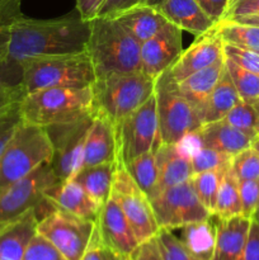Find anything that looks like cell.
I'll return each instance as SVG.
<instances>
[{"mask_svg":"<svg viewBox=\"0 0 259 260\" xmlns=\"http://www.w3.org/2000/svg\"><path fill=\"white\" fill-rule=\"evenodd\" d=\"M259 13V0H231L230 7L223 19H233L243 15Z\"/></svg>","mask_w":259,"mask_h":260,"instance_id":"cell-48","label":"cell"},{"mask_svg":"<svg viewBox=\"0 0 259 260\" xmlns=\"http://www.w3.org/2000/svg\"><path fill=\"white\" fill-rule=\"evenodd\" d=\"M258 180H259V179H258Z\"/></svg>","mask_w":259,"mask_h":260,"instance_id":"cell-56","label":"cell"},{"mask_svg":"<svg viewBox=\"0 0 259 260\" xmlns=\"http://www.w3.org/2000/svg\"><path fill=\"white\" fill-rule=\"evenodd\" d=\"M160 145H177L203 124L200 113L185 99L170 69L155 79Z\"/></svg>","mask_w":259,"mask_h":260,"instance_id":"cell-7","label":"cell"},{"mask_svg":"<svg viewBox=\"0 0 259 260\" xmlns=\"http://www.w3.org/2000/svg\"><path fill=\"white\" fill-rule=\"evenodd\" d=\"M231 159L233 156L217 151V150L210 149V147H200L197 151L190 155L193 174L211 172V170L223 172L231 167Z\"/></svg>","mask_w":259,"mask_h":260,"instance_id":"cell-35","label":"cell"},{"mask_svg":"<svg viewBox=\"0 0 259 260\" xmlns=\"http://www.w3.org/2000/svg\"><path fill=\"white\" fill-rule=\"evenodd\" d=\"M193 135L200 147H210L230 156L251 147L255 140V137L235 128L225 119L202 124Z\"/></svg>","mask_w":259,"mask_h":260,"instance_id":"cell-18","label":"cell"},{"mask_svg":"<svg viewBox=\"0 0 259 260\" xmlns=\"http://www.w3.org/2000/svg\"><path fill=\"white\" fill-rule=\"evenodd\" d=\"M124 167L147 198H154L157 187V164L155 152H145L127 162Z\"/></svg>","mask_w":259,"mask_h":260,"instance_id":"cell-30","label":"cell"},{"mask_svg":"<svg viewBox=\"0 0 259 260\" xmlns=\"http://www.w3.org/2000/svg\"><path fill=\"white\" fill-rule=\"evenodd\" d=\"M215 28L223 43L259 52V27L256 25L222 19L215 25Z\"/></svg>","mask_w":259,"mask_h":260,"instance_id":"cell-29","label":"cell"},{"mask_svg":"<svg viewBox=\"0 0 259 260\" xmlns=\"http://www.w3.org/2000/svg\"><path fill=\"white\" fill-rule=\"evenodd\" d=\"M126 32L139 43H144L159 32L168 23L167 18L156 8L139 5L113 17Z\"/></svg>","mask_w":259,"mask_h":260,"instance_id":"cell-25","label":"cell"},{"mask_svg":"<svg viewBox=\"0 0 259 260\" xmlns=\"http://www.w3.org/2000/svg\"><path fill=\"white\" fill-rule=\"evenodd\" d=\"M57 182L60 180L53 173L51 162H46L29 175L0 190V230L42 205L46 201V190Z\"/></svg>","mask_w":259,"mask_h":260,"instance_id":"cell-9","label":"cell"},{"mask_svg":"<svg viewBox=\"0 0 259 260\" xmlns=\"http://www.w3.org/2000/svg\"><path fill=\"white\" fill-rule=\"evenodd\" d=\"M223 57V42L213 27L208 32L197 36L195 42L187 50L182 51L170 71L179 83L187 76L208 68Z\"/></svg>","mask_w":259,"mask_h":260,"instance_id":"cell-16","label":"cell"},{"mask_svg":"<svg viewBox=\"0 0 259 260\" xmlns=\"http://www.w3.org/2000/svg\"><path fill=\"white\" fill-rule=\"evenodd\" d=\"M156 9L167 18L168 22L196 37L208 32L216 25L196 0H165Z\"/></svg>","mask_w":259,"mask_h":260,"instance_id":"cell-22","label":"cell"},{"mask_svg":"<svg viewBox=\"0 0 259 260\" xmlns=\"http://www.w3.org/2000/svg\"><path fill=\"white\" fill-rule=\"evenodd\" d=\"M117 160L126 165L160 146L156 101L152 94L140 108L116 124Z\"/></svg>","mask_w":259,"mask_h":260,"instance_id":"cell-8","label":"cell"},{"mask_svg":"<svg viewBox=\"0 0 259 260\" xmlns=\"http://www.w3.org/2000/svg\"><path fill=\"white\" fill-rule=\"evenodd\" d=\"M182 32L168 22L151 38L141 43V71L151 79L170 69L183 51Z\"/></svg>","mask_w":259,"mask_h":260,"instance_id":"cell-14","label":"cell"},{"mask_svg":"<svg viewBox=\"0 0 259 260\" xmlns=\"http://www.w3.org/2000/svg\"><path fill=\"white\" fill-rule=\"evenodd\" d=\"M251 220L256 221V222L259 223V205L256 206V210H255V212H254V215H253V217H251Z\"/></svg>","mask_w":259,"mask_h":260,"instance_id":"cell-54","label":"cell"},{"mask_svg":"<svg viewBox=\"0 0 259 260\" xmlns=\"http://www.w3.org/2000/svg\"><path fill=\"white\" fill-rule=\"evenodd\" d=\"M22 0H0V66L7 61L10 29L14 20L22 14Z\"/></svg>","mask_w":259,"mask_h":260,"instance_id":"cell-36","label":"cell"},{"mask_svg":"<svg viewBox=\"0 0 259 260\" xmlns=\"http://www.w3.org/2000/svg\"><path fill=\"white\" fill-rule=\"evenodd\" d=\"M225 68L241 101L250 104L255 103L259 99V74L245 70L228 58H225Z\"/></svg>","mask_w":259,"mask_h":260,"instance_id":"cell-33","label":"cell"},{"mask_svg":"<svg viewBox=\"0 0 259 260\" xmlns=\"http://www.w3.org/2000/svg\"><path fill=\"white\" fill-rule=\"evenodd\" d=\"M94 108L114 124L142 106L155 91V79L142 71L109 73L98 76L91 85Z\"/></svg>","mask_w":259,"mask_h":260,"instance_id":"cell-5","label":"cell"},{"mask_svg":"<svg viewBox=\"0 0 259 260\" xmlns=\"http://www.w3.org/2000/svg\"><path fill=\"white\" fill-rule=\"evenodd\" d=\"M230 20H235V22L244 23V24L256 25V27H259V13H255V14H250V15H243V17H236Z\"/></svg>","mask_w":259,"mask_h":260,"instance_id":"cell-51","label":"cell"},{"mask_svg":"<svg viewBox=\"0 0 259 260\" xmlns=\"http://www.w3.org/2000/svg\"><path fill=\"white\" fill-rule=\"evenodd\" d=\"M165 0H144L142 2V5H147V7H152V8H157L160 4Z\"/></svg>","mask_w":259,"mask_h":260,"instance_id":"cell-52","label":"cell"},{"mask_svg":"<svg viewBox=\"0 0 259 260\" xmlns=\"http://www.w3.org/2000/svg\"><path fill=\"white\" fill-rule=\"evenodd\" d=\"M53 144L47 129L23 121L0 155V190L51 162Z\"/></svg>","mask_w":259,"mask_h":260,"instance_id":"cell-6","label":"cell"},{"mask_svg":"<svg viewBox=\"0 0 259 260\" xmlns=\"http://www.w3.org/2000/svg\"><path fill=\"white\" fill-rule=\"evenodd\" d=\"M104 2L106 0H76V12L81 19L90 22L95 19Z\"/></svg>","mask_w":259,"mask_h":260,"instance_id":"cell-49","label":"cell"},{"mask_svg":"<svg viewBox=\"0 0 259 260\" xmlns=\"http://www.w3.org/2000/svg\"><path fill=\"white\" fill-rule=\"evenodd\" d=\"M23 122L20 112V101L10 103L0 109V155L7 147L8 142Z\"/></svg>","mask_w":259,"mask_h":260,"instance_id":"cell-38","label":"cell"},{"mask_svg":"<svg viewBox=\"0 0 259 260\" xmlns=\"http://www.w3.org/2000/svg\"><path fill=\"white\" fill-rule=\"evenodd\" d=\"M150 202L160 229L175 230L212 217L198 200L190 179L163 190Z\"/></svg>","mask_w":259,"mask_h":260,"instance_id":"cell-12","label":"cell"},{"mask_svg":"<svg viewBox=\"0 0 259 260\" xmlns=\"http://www.w3.org/2000/svg\"><path fill=\"white\" fill-rule=\"evenodd\" d=\"M36 208L0 230V260H23L28 243L37 233Z\"/></svg>","mask_w":259,"mask_h":260,"instance_id":"cell-23","label":"cell"},{"mask_svg":"<svg viewBox=\"0 0 259 260\" xmlns=\"http://www.w3.org/2000/svg\"><path fill=\"white\" fill-rule=\"evenodd\" d=\"M251 147H253L254 150H256V151L259 152V135L255 137V140H254V142H253V145H251Z\"/></svg>","mask_w":259,"mask_h":260,"instance_id":"cell-53","label":"cell"},{"mask_svg":"<svg viewBox=\"0 0 259 260\" xmlns=\"http://www.w3.org/2000/svg\"><path fill=\"white\" fill-rule=\"evenodd\" d=\"M144 0H106L102 8L99 9V18H113L131 8L142 5Z\"/></svg>","mask_w":259,"mask_h":260,"instance_id":"cell-45","label":"cell"},{"mask_svg":"<svg viewBox=\"0 0 259 260\" xmlns=\"http://www.w3.org/2000/svg\"><path fill=\"white\" fill-rule=\"evenodd\" d=\"M127 260H164L156 236L140 243L130 254Z\"/></svg>","mask_w":259,"mask_h":260,"instance_id":"cell-44","label":"cell"},{"mask_svg":"<svg viewBox=\"0 0 259 260\" xmlns=\"http://www.w3.org/2000/svg\"><path fill=\"white\" fill-rule=\"evenodd\" d=\"M223 119L250 136L256 137L259 135V113L253 104L240 101Z\"/></svg>","mask_w":259,"mask_h":260,"instance_id":"cell-34","label":"cell"},{"mask_svg":"<svg viewBox=\"0 0 259 260\" xmlns=\"http://www.w3.org/2000/svg\"><path fill=\"white\" fill-rule=\"evenodd\" d=\"M223 56L240 68L259 74V52L256 51L223 43Z\"/></svg>","mask_w":259,"mask_h":260,"instance_id":"cell-41","label":"cell"},{"mask_svg":"<svg viewBox=\"0 0 259 260\" xmlns=\"http://www.w3.org/2000/svg\"><path fill=\"white\" fill-rule=\"evenodd\" d=\"M95 230V221L81 218L53 206L37 225V233L50 240L68 260H81Z\"/></svg>","mask_w":259,"mask_h":260,"instance_id":"cell-10","label":"cell"},{"mask_svg":"<svg viewBox=\"0 0 259 260\" xmlns=\"http://www.w3.org/2000/svg\"><path fill=\"white\" fill-rule=\"evenodd\" d=\"M225 70V57L179 81V89L202 118L208 98Z\"/></svg>","mask_w":259,"mask_h":260,"instance_id":"cell-24","label":"cell"},{"mask_svg":"<svg viewBox=\"0 0 259 260\" xmlns=\"http://www.w3.org/2000/svg\"><path fill=\"white\" fill-rule=\"evenodd\" d=\"M216 245L212 260H240L251 220L243 215L216 217Z\"/></svg>","mask_w":259,"mask_h":260,"instance_id":"cell-21","label":"cell"},{"mask_svg":"<svg viewBox=\"0 0 259 260\" xmlns=\"http://www.w3.org/2000/svg\"><path fill=\"white\" fill-rule=\"evenodd\" d=\"M23 260H68L50 240L36 233L28 243Z\"/></svg>","mask_w":259,"mask_h":260,"instance_id":"cell-40","label":"cell"},{"mask_svg":"<svg viewBox=\"0 0 259 260\" xmlns=\"http://www.w3.org/2000/svg\"><path fill=\"white\" fill-rule=\"evenodd\" d=\"M93 116L75 123L46 128L53 144L51 167L58 180L71 179L83 165L84 145Z\"/></svg>","mask_w":259,"mask_h":260,"instance_id":"cell-13","label":"cell"},{"mask_svg":"<svg viewBox=\"0 0 259 260\" xmlns=\"http://www.w3.org/2000/svg\"><path fill=\"white\" fill-rule=\"evenodd\" d=\"M239 193L241 200V215L244 217H253L259 205V180H238Z\"/></svg>","mask_w":259,"mask_h":260,"instance_id":"cell-42","label":"cell"},{"mask_svg":"<svg viewBox=\"0 0 259 260\" xmlns=\"http://www.w3.org/2000/svg\"><path fill=\"white\" fill-rule=\"evenodd\" d=\"M89 33L90 22L80 15L43 20L20 14L10 29L8 57L0 66V83L20 85L19 63L27 58L85 52Z\"/></svg>","mask_w":259,"mask_h":260,"instance_id":"cell-1","label":"cell"},{"mask_svg":"<svg viewBox=\"0 0 259 260\" xmlns=\"http://www.w3.org/2000/svg\"><path fill=\"white\" fill-rule=\"evenodd\" d=\"M20 112L23 121L45 128L75 123L95 112L93 88H51L32 91L20 101Z\"/></svg>","mask_w":259,"mask_h":260,"instance_id":"cell-3","label":"cell"},{"mask_svg":"<svg viewBox=\"0 0 259 260\" xmlns=\"http://www.w3.org/2000/svg\"><path fill=\"white\" fill-rule=\"evenodd\" d=\"M156 239L164 260H197L187 250L182 240L174 235L173 230L160 229Z\"/></svg>","mask_w":259,"mask_h":260,"instance_id":"cell-39","label":"cell"},{"mask_svg":"<svg viewBox=\"0 0 259 260\" xmlns=\"http://www.w3.org/2000/svg\"><path fill=\"white\" fill-rule=\"evenodd\" d=\"M226 170H223V172L211 170V172L197 173V174H193L192 178H190V182H192L198 200L201 201V203L207 208V211L212 216L215 213L221 178H222V174Z\"/></svg>","mask_w":259,"mask_h":260,"instance_id":"cell-32","label":"cell"},{"mask_svg":"<svg viewBox=\"0 0 259 260\" xmlns=\"http://www.w3.org/2000/svg\"><path fill=\"white\" fill-rule=\"evenodd\" d=\"M25 93L20 85H8L0 83V109L14 102L22 101Z\"/></svg>","mask_w":259,"mask_h":260,"instance_id":"cell-50","label":"cell"},{"mask_svg":"<svg viewBox=\"0 0 259 260\" xmlns=\"http://www.w3.org/2000/svg\"><path fill=\"white\" fill-rule=\"evenodd\" d=\"M20 86L25 94L51 88L80 89L96 79L89 53L32 57L19 63Z\"/></svg>","mask_w":259,"mask_h":260,"instance_id":"cell-2","label":"cell"},{"mask_svg":"<svg viewBox=\"0 0 259 260\" xmlns=\"http://www.w3.org/2000/svg\"><path fill=\"white\" fill-rule=\"evenodd\" d=\"M117 161L116 124L104 114L94 112L85 145L83 167Z\"/></svg>","mask_w":259,"mask_h":260,"instance_id":"cell-17","label":"cell"},{"mask_svg":"<svg viewBox=\"0 0 259 260\" xmlns=\"http://www.w3.org/2000/svg\"><path fill=\"white\" fill-rule=\"evenodd\" d=\"M203 12L217 24L225 18L231 0H196Z\"/></svg>","mask_w":259,"mask_h":260,"instance_id":"cell-46","label":"cell"},{"mask_svg":"<svg viewBox=\"0 0 259 260\" xmlns=\"http://www.w3.org/2000/svg\"><path fill=\"white\" fill-rule=\"evenodd\" d=\"M81 260H127L126 256L102 243L94 230L93 238Z\"/></svg>","mask_w":259,"mask_h":260,"instance_id":"cell-43","label":"cell"},{"mask_svg":"<svg viewBox=\"0 0 259 260\" xmlns=\"http://www.w3.org/2000/svg\"><path fill=\"white\" fill-rule=\"evenodd\" d=\"M231 170L238 180L259 179V152L249 147L236 154L231 159Z\"/></svg>","mask_w":259,"mask_h":260,"instance_id":"cell-37","label":"cell"},{"mask_svg":"<svg viewBox=\"0 0 259 260\" xmlns=\"http://www.w3.org/2000/svg\"><path fill=\"white\" fill-rule=\"evenodd\" d=\"M253 106H254V107H255L256 112H258V113H259V99H258V101H256V102H255V103H254V104H253Z\"/></svg>","mask_w":259,"mask_h":260,"instance_id":"cell-55","label":"cell"},{"mask_svg":"<svg viewBox=\"0 0 259 260\" xmlns=\"http://www.w3.org/2000/svg\"><path fill=\"white\" fill-rule=\"evenodd\" d=\"M48 202L55 207L81 218L95 221L101 207L74 179L60 180L45 193Z\"/></svg>","mask_w":259,"mask_h":260,"instance_id":"cell-19","label":"cell"},{"mask_svg":"<svg viewBox=\"0 0 259 260\" xmlns=\"http://www.w3.org/2000/svg\"><path fill=\"white\" fill-rule=\"evenodd\" d=\"M240 95L229 75L228 70H223L218 79L217 84L213 88L210 98H208L206 108L202 114L203 124L211 122L221 121L226 117V114L240 102Z\"/></svg>","mask_w":259,"mask_h":260,"instance_id":"cell-28","label":"cell"},{"mask_svg":"<svg viewBox=\"0 0 259 260\" xmlns=\"http://www.w3.org/2000/svg\"><path fill=\"white\" fill-rule=\"evenodd\" d=\"M155 157L157 164V187L155 196L192 178L190 156L180 149L179 145L161 144L155 150Z\"/></svg>","mask_w":259,"mask_h":260,"instance_id":"cell-20","label":"cell"},{"mask_svg":"<svg viewBox=\"0 0 259 260\" xmlns=\"http://www.w3.org/2000/svg\"><path fill=\"white\" fill-rule=\"evenodd\" d=\"M240 260H259V223L251 220Z\"/></svg>","mask_w":259,"mask_h":260,"instance_id":"cell-47","label":"cell"},{"mask_svg":"<svg viewBox=\"0 0 259 260\" xmlns=\"http://www.w3.org/2000/svg\"><path fill=\"white\" fill-rule=\"evenodd\" d=\"M114 174L116 162H104L80 168L71 179L80 184L83 189L98 203L99 207H102L112 194Z\"/></svg>","mask_w":259,"mask_h":260,"instance_id":"cell-26","label":"cell"},{"mask_svg":"<svg viewBox=\"0 0 259 260\" xmlns=\"http://www.w3.org/2000/svg\"><path fill=\"white\" fill-rule=\"evenodd\" d=\"M112 194L118 201L139 244L157 235L160 226L151 202L119 160L116 161Z\"/></svg>","mask_w":259,"mask_h":260,"instance_id":"cell-11","label":"cell"},{"mask_svg":"<svg viewBox=\"0 0 259 260\" xmlns=\"http://www.w3.org/2000/svg\"><path fill=\"white\" fill-rule=\"evenodd\" d=\"M239 215H241L239 182L230 167L223 173L222 178H221L213 216L217 218H230Z\"/></svg>","mask_w":259,"mask_h":260,"instance_id":"cell-31","label":"cell"},{"mask_svg":"<svg viewBox=\"0 0 259 260\" xmlns=\"http://www.w3.org/2000/svg\"><path fill=\"white\" fill-rule=\"evenodd\" d=\"M86 52L96 78L109 73L141 71V43L137 42L113 18L90 20Z\"/></svg>","mask_w":259,"mask_h":260,"instance_id":"cell-4","label":"cell"},{"mask_svg":"<svg viewBox=\"0 0 259 260\" xmlns=\"http://www.w3.org/2000/svg\"><path fill=\"white\" fill-rule=\"evenodd\" d=\"M180 240L197 260H212L216 245V222L212 217L180 228Z\"/></svg>","mask_w":259,"mask_h":260,"instance_id":"cell-27","label":"cell"},{"mask_svg":"<svg viewBox=\"0 0 259 260\" xmlns=\"http://www.w3.org/2000/svg\"><path fill=\"white\" fill-rule=\"evenodd\" d=\"M95 233L102 243L128 258L139 241L126 215L113 194L101 207L95 220Z\"/></svg>","mask_w":259,"mask_h":260,"instance_id":"cell-15","label":"cell"}]
</instances>
